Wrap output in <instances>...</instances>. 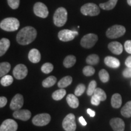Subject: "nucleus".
I'll return each instance as SVG.
<instances>
[{
    "label": "nucleus",
    "instance_id": "nucleus-19",
    "mask_svg": "<svg viewBox=\"0 0 131 131\" xmlns=\"http://www.w3.org/2000/svg\"><path fill=\"white\" fill-rule=\"evenodd\" d=\"M66 101L69 106L73 109H76L79 106V100L75 95L69 94L66 97Z\"/></svg>",
    "mask_w": 131,
    "mask_h": 131
},
{
    "label": "nucleus",
    "instance_id": "nucleus-36",
    "mask_svg": "<svg viewBox=\"0 0 131 131\" xmlns=\"http://www.w3.org/2000/svg\"><path fill=\"white\" fill-rule=\"evenodd\" d=\"M85 90H86V86L83 84H79L77 86L75 90V95L77 96H80L84 94Z\"/></svg>",
    "mask_w": 131,
    "mask_h": 131
},
{
    "label": "nucleus",
    "instance_id": "nucleus-20",
    "mask_svg": "<svg viewBox=\"0 0 131 131\" xmlns=\"http://www.w3.org/2000/svg\"><path fill=\"white\" fill-rule=\"evenodd\" d=\"M10 42L7 38H2L0 40V56L2 57L4 55L7 50L9 49Z\"/></svg>",
    "mask_w": 131,
    "mask_h": 131
},
{
    "label": "nucleus",
    "instance_id": "nucleus-42",
    "mask_svg": "<svg viewBox=\"0 0 131 131\" xmlns=\"http://www.w3.org/2000/svg\"><path fill=\"white\" fill-rule=\"evenodd\" d=\"M125 65L127 68H131V55L126 58L125 61Z\"/></svg>",
    "mask_w": 131,
    "mask_h": 131
},
{
    "label": "nucleus",
    "instance_id": "nucleus-44",
    "mask_svg": "<svg viewBox=\"0 0 131 131\" xmlns=\"http://www.w3.org/2000/svg\"><path fill=\"white\" fill-rule=\"evenodd\" d=\"M79 122L83 126H86L87 125V123H86V121H85L84 118H83V117H80L79 118Z\"/></svg>",
    "mask_w": 131,
    "mask_h": 131
},
{
    "label": "nucleus",
    "instance_id": "nucleus-8",
    "mask_svg": "<svg viewBox=\"0 0 131 131\" xmlns=\"http://www.w3.org/2000/svg\"><path fill=\"white\" fill-rule=\"evenodd\" d=\"M51 117L49 114H40L33 118L32 123L37 126H44L48 124L50 122Z\"/></svg>",
    "mask_w": 131,
    "mask_h": 131
},
{
    "label": "nucleus",
    "instance_id": "nucleus-40",
    "mask_svg": "<svg viewBox=\"0 0 131 131\" xmlns=\"http://www.w3.org/2000/svg\"><path fill=\"white\" fill-rule=\"evenodd\" d=\"M123 75L124 77L128 78H131V68H126L123 71Z\"/></svg>",
    "mask_w": 131,
    "mask_h": 131
},
{
    "label": "nucleus",
    "instance_id": "nucleus-21",
    "mask_svg": "<svg viewBox=\"0 0 131 131\" xmlns=\"http://www.w3.org/2000/svg\"><path fill=\"white\" fill-rule=\"evenodd\" d=\"M122 104V98L119 94H114L111 98V105L115 109H118L121 107Z\"/></svg>",
    "mask_w": 131,
    "mask_h": 131
},
{
    "label": "nucleus",
    "instance_id": "nucleus-2",
    "mask_svg": "<svg viewBox=\"0 0 131 131\" xmlns=\"http://www.w3.org/2000/svg\"><path fill=\"white\" fill-rule=\"evenodd\" d=\"M19 21L15 18L9 17L3 19L0 23V27L3 30L7 32H14L18 29Z\"/></svg>",
    "mask_w": 131,
    "mask_h": 131
},
{
    "label": "nucleus",
    "instance_id": "nucleus-23",
    "mask_svg": "<svg viewBox=\"0 0 131 131\" xmlns=\"http://www.w3.org/2000/svg\"><path fill=\"white\" fill-rule=\"evenodd\" d=\"M72 82V78L70 76H66L62 78L58 83V86L60 89H64L71 84Z\"/></svg>",
    "mask_w": 131,
    "mask_h": 131
},
{
    "label": "nucleus",
    "instance_id": "nucleus-32",
    "mask_svg": "<svg viewBox=\"0 0 131 131\" xmlns=\"http://www.w3.org/2000/svg\"><path fill=\"white\" fill-rule=\"evenodd\" d=\"M94 95L99 98L101 101H105L106 98H107V96H106L105 92L103 91L102 89H101V88H96Z\"/></svg>",
    "mask_w": 131,
    "mask_h": 131
},
{
    "label": "nucleus",
    "instance_id": "nucleus-18",
    "mask_svg": "<svg viewBox=\"0 0 131 131\" xmlns=\"http://www.w3.org/2000/svg\"><path fill=\"white\" fill-rule=\"evenodd\" d=\"M29 61L33 63H38L41 60V53L37 49H32L30 50L28 54Z\"/></svg>",
    "mask_w": 131,
    "mask_h": 131
},
{
    "label": "nucleus",
    "instance_id": "nucleus-43",
    "mask_svg": "<svg viewBox=\"0 0 131 131\" xmlns=\"http://www.w3.org/2000/svg\"><path fill=\"white\" fill-rule=\"evenodd\" d=\"M87 112H88V114H89L91 117H94L95 116V112L94 111L92 110L91 109H87Z\"/></svg>",
    "mask_w": 131,
    "mask_h": 131
},
{
    "label": "nucleus",
    "instance_id": "nucleus-33",
    "mask_svg": "<svg viewBox=\"0 0 131 131\" xmlns=\"http://www.w3.org/2000/svg\"><path fill=\"white\" fill-rule=\"evenodd\" d=\"M96 88V82L95 80H92L90 82L88 88L87 89V94L89 96L93 95L94 94V92Z\"/></svg>",
    "mask_w": 131,
    "mask_h": 131
},
{
    "label": "nucleus",
    "instance_id": "nucleus-6",
    "mask_svg": "<svg viewBox=\"0 0 131 131\" xmlns=\"http://www.w3.org/2000/svg\"><path fill=\"white\" fill-rule=\"evenodd\" d=\"M98 40V36L94 34H88L81 38L80 44L83 47L91 49L94 47Z\"/></svg>",
    "mask_w": 131,
    "mask_h": 131
},
{
    "label": "nucleus",
    "instance_id": "nucleus-28",
    "mask_svg": "<svg viewBox=\"0 0 131 131\" xmlns=\"http://www.w3.org/2000/svg\"><path fill=\"white\" fill-rule=\"evenodd\" d=\"M66 94V91L64 89H60L54 92L52 95V97L54 100L59 101L63 99Z\"/></svg>",
    "mask_w": 131,
    "mask_h": 131
},
{
    "label": "nucleus",
    "instance_id": "nucleus-13",
    "mask_svg": "<svg viewBox=\"0 0 131 131\" xmlns=\"http://www.w3.org/2000/svg\"><path fill=\"white\" fill-rule=\"evenodd\" d=\"M17 129V123L12 119L4 120L0 126V131H16Z\"/></svg>",
    "mask_w": 131,
    "mask_h": 131
},
{
    "label": "nucleus",
    "instance_id": "nucleus-11",
    "mask_svg": "<svg viewBox=\"0 0 131 131\" xmlns=\"http://www.w3.org/2000/svg\"><path fill=\"white\" fill-rule=\"evenodd\" d=\"M28 73L27 67L23 64H19L15 67L13 70V75L17 80H22L27 76Z\"/></svg>",
    "mask_w": 131,
    "mask_h": 131
},
{
    "label": "nucleus",
    "instance_id": "nucleus-4",
    "mask_svg": "<svg viewBox=\"0 0 131 131\" xmlns=\"http://www.w3.org/2000/svg\"><path fill=\"white\" fill-rule=\"evenodd\" d=\"M126 33V28L122 25H114L109 27L106 32L107 38L111 39L118 38Z\"/></svg>",
    "mask_w": 131,
    "mask_h": 131
},
{
    "label": "nucleus",
    "instance_id": "nucleus-26",
    "mask_svg": "<svg viewBox=\"0 0 131 131\" xmlns=\"http://www.w3.org/2000/svg\"><path fill=\"white\" fill-rule=\"evenodd\" d=\"M121 114L123 117L129 118L131 117V101L126 103L121 110Z\"/></svg>",
    "mask_w": 131,
    "mask_h": 131
},
{
    "label": "nucleus",
    "instance_id": "nucleus-38",
    "mask_svg": "<svg viewBox=\"0 0 131 131\" xmlns=\"http://www.w3.org/2000/svg\"><path fill=\"white\" fill-rule=\"evenodd\" d=\"M91 101V104H92V105L98 106L101 102V100L99 99V98L96 97L95 95H92Z\"/></svg>",
    "mask_w": 131,
    "mask_h": 131
},
{
    "label": "nucleus",
    "instance_id": "nucleus-31",
    "mask_svg": "<svg viewBox=\"0 0 131 131\" xmlns=\"http://www.w3.org/2000/svg\"><path fill=\"white\" fill-rule=\"evenodd\" d=\"M98 75H99L100 79L104 83H107V82L109 81V78H110L109 73L105 69H101V70H100Z\"/></svg>",
    "mask_w": 131,
    "mask_h": 131
},
{
    "label": "nucleus",
    "instance_id": "nucleus-25",
    "mask_svg": "<svg viewBox=\"0 0 131 131\" xmlns=\"http://www.w3.org/2000/svg\"><path fill=\"white\" fill-rule=\"evenodd\" d=\"M11 65L8 62H3L0 64V77H3L6 75L10 70Z\"/></svg>",
    "mask_w": 131,
    "mask_h": 131
},
{
    "label": "nucleus",
    "instance_id": "nucleus-3",
    "mask_svg": "<svg viewBox=\"0 0 131 131\" xmlns=\"http://www.w3.org/2000/svg\"><path fill=\"white\" fill-rule=\"evenodd\" d=\"M54 24L57 27H62L66 24L68 19V12L64 7H59L53 15Z\"/></svg>",
    "mask_w": 131,
    "mask_h": 131
},
{
    "label": "nucleus",
    "instance_id": "nucleus-34",
    "mask_svg": "<svg viewBox=\"0 0 131 131\" xmlns=\"http://www.w3.org/2000/svg\"><path fill=\"white\" fill-rule=\"evenodd\" d=\"M53 69V66L52 64L50 63H46L42 64L41 68V70L44 73L46 74H48V73H50Z\"/></svg>",
    "mask_w": 131,
    "mask_h": 131
},
{
    "label": "nucleus",
    "instance_id": "nucleus-1",
    "mask_svg": "<svg viewBox=\"0 0 131 131\" xmlns=\"http://www.w3.org/2000/svg\"><path fill=\"white\" fill-rule=\"evenodd\" d=\"M37 36V30L32 26L21 29L16 35V41L21 45H28L32 42Z\"/></svg>",
    "mask_w": 131,
    "mask_h": 131
},
{
    "label": "nucleus",
    "instance_id": "nucleus-37",
    "mask_svg": "<svg viewBox=\"0 0 131 131\" xmlns=\"http://www.w3.org/2000/svg\"><path fill=\"white\" fill-rule=\"evenodd\" d=\"M7 3L12 9H16L19 7L20 0H7Z\"/></svg>",
    "mask_w": 131,
    "mask_h": 131
},
{
    "label": "nucleus",
    "instance_id": "nucleus-30",
    "mask_svg": "<svg viewBox=\"0 0 131 131\" xmlns=\"http://www.w3.org/2000/svg\"><path fill=\"white\" fill-rule=\"evenodd\" d=\"M13 81H14V79L11 75H6L1 77V84L4 87L9 86L10 85L12 84Z\"/></svg>",
    "mask_w": 131,
    "mask_h": 131
},
{
    "label": "nucleus",
    "instance_id": "nucleus-16",
    "mask_svg": "<svg viewBox=\"0 0 131 131\" xmlns=\"http://www.w3.org/2000/svg\"><path fill=\"white\" fill-rule=\"evenodd\" d=\"M108 48L115 55H120L123 50V47L120 42L117 41L111 42L108 45Z\"/></svg>",
    "mask_w": 131,
    "mask_h": 131
},
{
    "label": "nucleus",
    "instance_id": "nucleus-17",
    "mask_svg": "<svg viewBox=\"0 0 131 131\" xmlns=\"http://www.w3.org/2000/svg\"><path fill=\"white\" fill-rule=\"evenodd\" d=\"M104 63L107 66L111 68L117 69L120 66V62L119 60H118L117 58L115 57L107 56L104 58Z\"/></svg>",
    "mask_w": 131,
    "mask_h": 131
},
{
    "label": "nucleus",
    "instance_id": "nucleus-10",
    "mask_svg": "<svg viewBox=\"0 0 131 131\" xmlns=\"http://www.w3.org/2000/svg\"><path fill=\"white\" fill-rule=\"evenodd\" d=\"M34 12L36 16L42 18H46L49 15V10L47 6L41 2L35 3L34 6Z\"/></svg>",
    "mask_w": 131,
    "mask_h": 131
},
{
    "label": "nucleus",
    "instance_id": "nucleus-12",
    "mask_svg": "<svg viewBox=\"0 0 131 131\" xmlns=\"http://www.w3.org/2000/svg\"><path fill=\"white\" fill-rule=\"evenodd\" d=\"M24 104V98L22 95L17 94L14 96L10 104V108L13 111L19 110Z\"/></svg>",
    "mask_w": 131,
    "mask_h": 131
},
{
    "label": "nucleus",
    "instance_id": "nucleus-9",
    "mask_svg": "<svg viewBox=\"0 0 131 131\" xmlns=\"http://www.w3.org/2000/svg\"><path fill=\"white\" fill-rule=\"evenodd\" d=\"M78 35L77 31L70 30L69 29H64L58 32V37L59 40L63 42H68L73 40L76 36Z\"/></svg>",
    "mask_w": 131,
    "mask_h": 131
},
{
    "label": "nucleus",
    "instance_id": "nucleus-14",
    "mask_svg": "<svg viewBox=\"0 0 131 131\" xmlns=\"http://www.w3.org/2000/svg\"><path fill=\"white\" fill-rule=\"evenodd\" d=\"M13 117L15 118L20 119L22 121H27L30 118L31 112L30 111L27 109H19L15 111L13 113Z\"/></svg>",
    "mask_w": 131,
    "mask_h": 131
},
{
    "label": "nucleus",
    "instance_id": "nucleus-35",
    "mask_svg": "<svg viewBox=\"0 0 131 131\" xmlns=\"http://www.w3.org/2000/svg\"><path fill=\"white\" fill-rule=\"evenodd\" d=\"M83 72L85 76L90 77L92 76L95 72V70L91 66H86L83 69Z\"/></svg>",
    "mask_w": 131,
    "mask_h": 131
},
{
    "label": "nucleus",
    "instance_id": "nucleus-41",
    "mask_svg": "<svg viewBox=\"0 0 131 131\" xmlns=\"http://www.w3.org/2000/svg\"><path fill=\"white\" fill-rule=\"evenodd\" d=\"M7 103V100L5 96H1L0 98V107L3 108L6 105Z\"/></svg>",
    "mask_w": 131,
    "mask_h": 131
},
{
    "label": "nucleus",
    "instance_id": "nucleus-24",
    "mask_svg": "<svg viewBox=\"0 0 131 131\" xmlns=\"http://www.w3.org/2000/svg\"><path fill=\"white\" fill-rule=\"evenodd\" d=\"M118 0H109L107 2L100 4V7L106 10H111L116 6Z\"/></svg>",
    "mask_w": 131,
    "mask_h": 131
},
{
    "label": "nucleus",
    "instance_id": "nucleus-27",
    "mask_svg": "<svg viewBox=\"0 0 131 131\" xmlns=\"http://www.w3.org/2000/svg\"><path fill=\"white\" fill-rule=\"evenodd\" d=\"M57 82V78L54 76H50L42 82V85L44 88H48L53 86Z\"/></svg>",
    "mask_w": 131,
    "mask_h": 131
},
{
    "label": "nucleus",
    "instance_id": "nucleus-39",
    "mask_svg": "<svg viewBox=\"0 0 131 131\" xmlns=\"http://www.w3.org/2000/svg\"><path fill=\"white\" fill-rule=\"evenodd\" d=\"M124 49L127 53L131 54V40H127L124 42Z\"/></svg>",
    "mask_w": 131,
    "mask_h": 131
},
{
    "label": "nucleus",
    "instance_id": "nucleus-15",
    "mask_svg": "<svg viewBox=\"0 0 131 131\" xmlns=\"http://www.w3.org/2000/svg\"><path fill=\"white\" fill-rule=\"evenodd\" d=\"M110 125L114 131H124L125 128L124 122L119 118H114L111 119Z\"/></svg>",
    "mask_w": 131,
    "mask_h": 131
},
{
    "label": "nucleus",
    "instance_id": "nucleus-45",
    "mask_svg": "<svg viewBox=\"0 0 131 131\" xmlns=\"http://www.w3.org/2000/svg\"><path fill=\"white\" fill-rule=\"evenodd\" d=\"M127 4H128L129 6H131V0H127Z\"/></svg>",
    "mask_w": 131,
    "mask_h": 131
},
{
    "label": "nucleus",
    "instance_id": "nucleus-7",
    "mask_svg": "<svg viewBox=\"0 0 131 131\" xmlns=\"http://www.w3.org/2000/svg\"><path fill=\"white\" fill-rule=\"evenodd\" d=\"M62 126L66 131H75L77 124L74 114H69L66 116L62 123Z\"/></svg>",
    "mask_w": 131,
    "mask_h": 131
},
{
    "label": "nucleus",
    "instance_id": "nucleus-29",
    "mask_svg": "<svg viewBox=\"0 0 131 131\" xmlns=\"http://www.w3.org/2000/svg\"><path fill=\"white\" fill-rule=\"evenodd\" d=\"M100 58L96 54H92L86 58V61L88 64L90 65H96L99 63Z\"/></svg>",
    "mask_w": 131,
    "mask_h": 131
},
{
    "label": "nucleus",
    "instance_id": "nucleus-22",
    "mask_svg": "<svg viewBox=\"0 0 131 131\" xmlns=\"http://www.w3.org/2000/svg\"><path fill=\"white\" fill-rule=\"evenodd\" d=\"M76 57L74 55H68L64 58L63 61V65L65 68H70L73 66L76 63Z\"/></svg>",
    "mask_w": 131,
    "mask_h": 131
},
{
    "label": "nucleus",
    "instance_id": "nucleus-5",
    "mask_svg": "<svg viewBox=\"0 0 131 131\" xmlns=\"http://www.w3.org/2000/svg\"><path fill=\"white\" fill-rule=\"evenodd\" d=\"M81 12L85 16H97L100 13V10L97 5L94 3H87L81 7Z\"/></svg>",
    "mask_w": 131,
    "mask_h": 131
}]
</instances>
